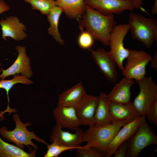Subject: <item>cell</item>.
<instances>
[{
  "mask_svg": "<svg viewBox=\"0 0 157 157\" xmlns=\"http://www.w3.org/2000/svg\"><path fill=\"white\" fill-rule=\"evenodd\" d=\"M78 22L79 26L85 28L94 40L109 45L110 33L116 26L113 14L104 15L86 5L84 13Z\"/></svg>",
  "mask_w": 157,
  "mask_h": 157,
  "instance_id": "obj_1",
  "label": "cell"
},
{
  "mask_svg": "<svg viewBox=\"0 0 157 157\" xmlns=\"http://www.w3.org/2000/svg\"><path fill=\"white\" fill-rule=\"evenodd\" d=\"M129 122L124 121L89 126L88 129L84 132L82 142H86L91 147L97 148L106 157L107 146L121 127Z\"/></svg>",
  "mask_w": 157,
  "mask_h": 157,
  "instance_id": "obj_2",
  "label": "cell"
},
{
  "mask_svg": "<svg viewBox=\"0 0 157 157\" xmlns=\"http://www.w3.org/2000/svg\"><path fill=\"white\" fill-rule=\"evenodd\" d=\"M128 20L133 39L150 48L157 40V21L142 15L131 13Z\"/></svg>",
  "mask_w": 157,
  "mask_h": 157,
  "instance_id": "obj_3",
  "label": "cell"
},
{
  "mask_svg": "<svg viewBox=\"0 0 157 157\" xmlns=\"http://www.w3.org/2000/svg\"><path fill=\"white\" fill-rule=\"evenodd\" d=\"M12 118L16 125L14 129L9 131L6 126H2L0 128V135L7 141L14 143L16 146L22 149H24L25 145L29 149V146H31L35 149H38V147L33 142V139L39 143L48 144L44 139L37 136L34 132L28 130L26 127L31 125V123H23L17 114L14 115Z\"/></svg>",
  "mask_w": 157,
  "mask_h": 157,
  "instance_id": "obj_4",
  "label": "cell"
},
{
  "mask_svg": "<svg viewBox=\"0 0 157 157\" xmlns=\"http://www.w3.org/2000/svg\"><path fill=\"white\" fill-rule=\"evenodd\" d=\"M128 140L127 157H137L146 147L157 145V136L148 124L145 116L136 131Z\"/></svg>",
  "mask_w": 157,
  "mask_h": 157,
  "instance_id": "obj_5",
  "label": "cell"
},
{
  "mask_svg": "<svg viewBox=\"0 0 157 157\" xmlns=\"http://www.w3.org/2000/svg\"><path fill=\"white\" fill-rule=\"evenodd\" d=\"M140 91L133 102L141 116H145L150 108L157 101V84L151 76L137 81Z\"/></svg>",
  "mask_w": 157,
  "mask_h": 157,
  "instance_id": "obj_6",
  "label": "cell"
},
{
  "mask_svg": "<svg viewBox=\"0 0 157 157\" xmlns=\"http://www.w3.org/2000/svg\"><path fill=\"white\" fill-rule=\"evenodd\" d=\"M130 29L128 24H120L116 25L110 33L109 52L116 62L119 69H124L123 62L129 56L131 50L126 48L124 45V40Z\"/></svg>",
  "mask_w": 157,
  "mask_h": 157,
  "instance_id": "obj_7",
  "label": "cell"
},
{
  "mask_svg": "<svg viewBox=\"0 0 157 157\" xmlns=\"http://www.w3.org/2000/svg\"><path fill=\"white\" fill-rule=\"evenodd\" d=\"M151 58V55L145 51L131 50L122 71L123 75L136 81L143 78L146 74V66Z\"/></svg>",
  "mask_w": 157,
  "mask_h": 157,
  "instance_id": "obj_8",
  "label": "cell"
},
{
  "mask_svg": "<svg viewBox=\"0 0 157 157\" xmlns=\"http://www.w3.org/2000/svg\"><path fill=\"white\" fill-rule=\"evenodd\" d=\"M88 49L101 73L108 81L115 83L118 77L117 65L109 51L103 48L96 50L90 48Z\"/></svg>",
  "mask_w": 157,
  "mask_h": 157,
  "instance_id": "obj_9",
  "label": "cell"
},
{
  "mask_svg": "<svg viewBox=\"0 0 157 157\" xmlns=\"http://www.w3.org/2000/svg\"><path fill=\"white\" fill-rule=\"evenodd\" d=\"M15 49L18 52L17 57L14 63L8 69H3L0 74V79H4L10 75L21 74L28 78H31L33 72L30 64V61L27 56L26 50L24 46L17 45Z\"/></svg>",
  "mask_w": 157,
  "mask_h": 157,
  "instance_id": "obj_10",
  "label": "cell"
},
{
  "mask_svg": "<svg viewBox=\"0 0 157 157\" xmlns=\"http://www.w3.org/2000/svg\"><path fill=\"white\" fill-rule=\"evenodd\" d=\"M86 5L106 15L134 9L131 0H84Z\"/></svg>",
  "mask_w": 157,
  "mask_h": 157,
  "instance_id": "obj_11",
  "label": "cell"
},
{
  "mask_svg": "<svg viewBox=\"0 0 157 157\" xmlns=\"http://www.w3.org/2000/svg\"><path fill=\"white\" fill-rule=\"evenodd\" d=\"M98 100V97L86 93L74 107L82 125L90 126L94 125V116Z\"/></svg>",
  "mask_w": 157,
  "mask_h": 157,
  "instance_id": "obj_12",
  "label": "cell"
},
{
  "mask_svg": "<svg viewBox=\"0 0 157 157\" xmlns=\"http://www.w3.org/2000/svg\"><path fill=\"white\" fill-rule=\"evenodd\" d=\"M144 116L130 121L121 127L107 146L106 157H110L120 145L128 140L133 135L140 124Z\"/></svg>",
  "mask_w": 157,
  "mask_h": 157,
  "instance_id": "obj_13",
  "label": "cell"
},
{
  "mask_svg": "<svg viewBox=\"0 0 157 157\" xmlns=\"http://www.w3.org/2000/svg\"><path fill=\"white\" fill-rule=\"evenodd\" d=\"M2 31V38L6 40V38L10 37L16 41H20L27 37L25 32L26 30L25 25L20 22L15 16H10L0 20Z\"/></svg>",
  "mask_w": 157,
  "mask_h": 157,
  "instance_id": "obj_14",
  "label": "cell"
},
{
  "mask_svg": "<svg viewBox=\"0 0 157 157\" xmlns=\"http://www.w3.org/2000/svg\"><path fill=\"white\" fill-rule=\"evenodd\" d=\"M59 124L56 123L54 126L50 136L51 143L54 142L58 144L70 147L80 146L84 133L83 131L78 129L75 133L63 131Z\"/></svg>",
  "mask_w": 157,
  "mask_h": 157,
  "instance_id": "obj_15",
  "label": "cell"
},
{
  "mask_svg": "<svg viewBox=\"0 0 157 157\" xmlns=\"http://www.w3.org/2000/svg\"><path fill=\"white\" fill-rule=\"evenodd\" d=\"M56 123L62 128L76 131L82 125L74 107L58 106L53 110Z\"/></svg>",
  "mask_w": 157,
  "mask_h": 157,
  "instance_id": "obj_16",
  "label": "cell"
},
{
  "mask_svg": "<svg viewBox=\"0 0 157 157\" xmlns=\"http://www.w3.org/2000/svg\"><path fill=\"white\" fill-rule=\"evenodd\" d=\"M109 112L112 123L124 121H131L142 116L131 102L123 104L110 102Z\"/></svg>",
  "mask_w": 157,
  "mask_h": 157,
  "instance_id": "obj_17",
  "label": "cell"
},
{
  "mask_svg": "<svg viewBox=\"0 0 157 157\" xmlns=\"http://www.w3.org/2000/svg\"><path fill=\"white\" fill-rule=\"evenodd\" d=\"M133 79L126 76L116 84L112 90L107 95L110 102L123 104L130 103L131 89L134 84Z\"/></svg>",
  "mask_w": 157,
  "mask_h": 157,
  "instance_id": "obj_18",
  "label": "cell"
},
{
  "mask_svg": "<svg viewBox=\"0 0 157 157\" xmlns=\"http://www.w3.org/2000/svg\"><path fill=\"white\" fill-rule=\"evenodd\" d=\"M86 93L81 81L68 89L60 94L57 106L74 107Z\"/></svg>",
  "mask_w": 157,
  "mask_h": 157,
  "instance_id": "obj_19",
  "label": "cell"
},
{
  "mask_svg": "<svg viewBox=\"0 0 157 157\" xmlns=\"http://www.w3.org/2000/svg\"><path fill=\"white\" fill-rule=\"evenodd\" d=\"M54 0L56 5L69 18L79 19L84 13L86 6L84 0Z\"/></svg>",
  "mask_w": 157,
  "mask_h": 157,
  "instance_id": "obj_20",
  "label": "cell"
},
{
  "mask_svg": "<svg viewBox=\"0 0 157 157\" xmlns=\"http://www.w3.org/2000/svg\"><path fill=\"white\" fill-rule=\"evenodd\" d=\"M98 98L94 116V125H101L112 123L109 112L110 101L107 95L101 92Z\"/></svg>",
  "mask_w": 157,
  "mask_h": 157,
  "instance_id": "obj_21",
  "label": "cell"
},
{
  "mask_svg": "<svg viewBox=\"0 0 157 157\" xmlns=\"http://www.w3.org/2000/svg\"><path fill=\"white\" fill-rule=\"evenodd\" d=\"M62 9L55 5L51 9L47 15V21L50 24L48 29V33L51 35L55 40L61 45H63L65 41L62 39L58 28L59 20L62 13Z\"/></svg>",
  "mask_w": 157,
  "mask_h": 157,
  "instance_id": "obj_22",
  "label": "cell"
},
{
  "mask_svg": "<svg viewBox=\"0 0 157 157\" xmlns=\"http://www.w3.org/2000/svg\"><path fill=\"white\" fill-rule=\"evenodd\" d=\"M35 149L27 153L23 149L4 141L0 137V157H33Z\"/></svg>",
  "mask_w": 157,
  "mask_h": 157,
  "instance_id": "obj_23",
  "label": "cell"
},
{
  "mask_svg": "<svg viewBox=\"0 0 157 157\" xmlns=\"http://www.w3.org/2000/svg\"><path fill=\"white\" fill-rule=\"evenodd\" d=\"M32 81L23 76L16 74L14 75L13 78L10 80L0 79V89H3L5 90L7 95L8 104L5 110L9 112L12 108L9 106V92L14 85L17 83H20L25 85H30L33 83Z\"/></svg>",
  "mask_w": 157,
  "mask_h": 157,
  "instance_id": "obj_24",
  "label": "cell"
},
{
  "mask_svg": "<svg viewBox=\"0 0 157 157\" xmlns=\"http://www.w3.org/2000/svg\"><path fill=\"white\" fill-rule=\"evenodd\" d=\"M30 3L31 9L39 11L42 15H47L56 5L54 0H23Z\"/></svg>",
  "mask_w": 157,
  "mask_h": 157,
  "instance_id": "obj_25",
  "label": "cell"
},
{
  "mask_svg": "<svg viewBox=\"0 0 157 157\" xmlns=\"http://www.w3.org/2000/svg\"><path fill=\"white\" fill-rule=\"evenodd\" d=\"M47 150L44 155V157H58L62 153L69 150L81 147L82 146L70 147L65 146L53 142L47 145Z\"/></svg>",
  "mask_w": 157,
  "mask_h": 157,
  "instance_id": "obj_26",
  "label": "cell"
},
{
  "mask_svg": "<svg viewBox=\"0 0 157 157\" xmlns=\"http://www.w3.org/2000/svg\"><path fill=\"white\" fill-rule=\"evenodd\" d=\"M76 155L79 157H103L104 154L97 148L91 147L87 144L81 147L76 149Z\"/></svg>",
  "mask_w": 157,
  "mask_h": 157,
  "instance_id": "obj_27",
  "label": "cell"
},
{
  "mask_svg": "<svg viewBox=\"0 0 157 157\" xmlns=\"http://www.w3.org/2000/svg\"><path fill=\"white\" fill-rule=\"evenodd\" d=\"M79 27L81 32L78 38V44L81 48L88 49L93 45L94 40L88 32L84 31L81 26Z\"/></svg>",
  "mask_w": 157,
  "mask_h": 157,
  "instance_id": "obj_28",
  "label": "cell"
},
{
  "mask_svg": "<svg viewBox=\"0 0 157 157\" xmlns=\"http://www.w3.org/2000/svg\"><path fill=\"white\" fill-rule=\"evenodd\" d=\"M146 115L149 122L157 126V101L152 106Z\"/></svg>",
  "mask_w": 157,
  "mask_h": 157,
  "instance_id": "obj_29",
  "label": "cell"
},
{
  "mask_svg": "<svg viewBox=\"0 0 157 157\" xmlns=\"http://www.w3.org/2000/svg\"><path fill=\"white\" fill-rule=\"evenodd\" d=\"M128 150L127 141L124 142L120 145L114 153V157H127Z\"/></svg>",
  "mask_w": 157,
  "mask_h": 157,
  "instance_id": "obj_30",
  "label": "cell"
},
{
  "mask_svg": "<svg viewBox=\"0 0 157 157\" xmlns=\"http://www.w3.org/2000/svg\"><path fill=\"white\" fill-rule=\"evenodd\" d=\"M151 67L157 69V52L156 51L155 54L153 57H152L150 61Z\"/></svg>",
  "mask_w": 157,
  "mask_h": 157,
  "instance_id": "obj_31",
  "label": "cell"
},
{
  "mask_svg": "<svg viewBox=\"0 0 157 157\" xmlns=\"http://www.w3.org/2000/svg\"><path fill=\"white\" fill-rule=\"evenodd\" d=\"M134 8L138 9L140 7L142 3L143 0H131Z\"/></svg>",
  "mask_w": 157,
  "mask_h": 157,
  "instance_id": "obj_32",
  "label": "cell"
},
{
  "mask_svg": "<svg viewBox=\"0 0 157 157\" xmlns=\"http://www.w3.org/2000/svg\"><path fill=\"white\" fill-rule=\"evenodd\" d=\"M152 15H155L157 14V0H155L151 10Z\"/></svg>",
  "mask_w": 157,
  "mask_h": 157,
  "instance_id": "obj_33",
  "label": "cell"
},
{
  "mask_svg": "<svg viewBox=\"0 0 157 157\" xmlns=\"http://www.w3.org/2000/svg\"><path fill=\"white\" fill-rule=\"evenodd\" d=\"M2 72V69L0 67V74H1Z\"/></svg>",
  "mask_w": 157,
  "mask_h": 157,
  "instance_id": "obj_34",
  "label": "cell"
}]
</instances>
